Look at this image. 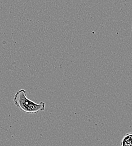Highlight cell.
Listing matches in <instances>:
<instances>
[{
	"instance_id": "obj_3",
	"label": "cell",
	"mask_w": 132,
	"mask_h": 146,
	"mask_svg": "<svg viewBox=\"0 0 132 146\" xmlns=\"http://www.w3.org/2000/svg\"></svg>"
},
{
	"instance_id": "obj_2",
	"label": "cell",
	"mask_w": 132,
	"mask_h": 146,
	"mask_svg": "<svg viewBox=\"0 0 132 146\" xmlns=\"http://www.w3.org/2000/svg\"><path fill=\"white\" fill-rule=\"evenodd\" d=\"M121 146H132V133H127L122 139Z\"/></svg>"
},
{
	"instance_id": "obj_1",
	"label": "cell",
	"mask_w": 132,
	"mask_h": 146,
	"mask_svg": "<svg viewBox=\"0 0 132 146\" xmlns=\"http://www.w3.org/2000/svg\"><path fill=\"white\" fill-rule=\"evenodd\" d=\"M14 105L23 112L27 114L37 113L44 111L45 109V103L41 102L37 104L27 97V92L21 89L16 93L14 97Z\"/></svg>"
}]
</instances>
